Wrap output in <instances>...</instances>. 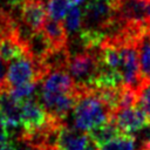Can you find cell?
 Masks as SVG:
<instances>
[{
    "label": "cell",
    "mask_w": 150,
    "mask_h": 150,
    "mask_svg": "<svg viewBox=\"0 0 150 150\" xmlns=\"http://www.w3.org/2000/svg\"><path fill=\"white\" fill-rule=\"evenodd\" d=\"M111 109L91 90L83 88L74 107V124L83 131L110 121Z\"/></svg>",
    "instance_id": "6da1fadb"
},
{
    "label": "cell",
    "mask_w": 150,
    "mask_h": 150,
    "mask_svg": "<svg viewBox=\"0 0 150 150\" xmlns=\"http://www.w3.org/2000/svg\"><path fill=\"white\" fill-rule=\"evenodd\" d=\"M101 66L98 48L83 49L80 53L69 55L67 70L77 86L89 89L91 82L100 71Z\"/></svg>",
    "instance_id": "7a4b0ae2"
},
{
    "label": "cell",
    "mask_w": 150,
    "mask_h": 150,
    "mask_svg": "<svg viewBox=\"0 0 150 150\" xmlns=\"http://www.w3.org/2000/svg\"><path fill=\"white\" fill-rule=\"evenodd\" d=\"M116 45L118 46L120 54H121L120 74L122 76L123 84L128 86L135 90H138V88L142 84V77H141V71H139L137 40L136 41H124V42L116 43Z\"/></svg>",
    "instance_id": "3957f363"
},
{
    "label": "cell",
    "mask_w": 150,
    "mask_h": 150,
    "mask_svg": "<svg viewBox=\"0 0 150 150\" xmlns=\"http://www.w3.org/2000/svg\"><path fill=\"white\" fill-rule=\"evenodd\" d=\"M45 76L40 63L35 62L30 56L25 55L19 59H15L12 61L7 69L6 75V82H5V89H8L11 87L26 83V82H38L42 80Z\"/></svg>",
    "instance_id": "277c9868"
},
{
    "label": "cell",
    "mask_w": 150,
    "mask_h": 150,
    "mask_svg": "<svg viewBox=\"0 0 150 150\" xmlns=\"http://www.w3.org/2000/svg\"><path fill=\"white\" fill-rule=\"evenodd\" d=\"M115 19V9L110 4L103 0H89L82 11L81 28L96 29L105 34Z\"/></svg>",
    "instance_id": "5b68a950"
},
{
    "label": "cell",
    "mask_w": 150,
    "mask_h": 150,
    "mask_svg": "<svg viewBox=\"0 0 150 150\" xmlns=\"http://www.w3.org/2000/svg\"><path fill=\"white\" fill-rule=\"evenodd\" d=\"M111 121L120 128V130L125 135H132L149 124V120L142 107L137 103L134 107L120 108L112 111Z\"/></svg>",
    "instance_id": "8992f818"
},
{
    "label": "cell",
    "mask_w": 150,
    "mask_h": 150,
    "mask_svg": "<svg viewBox=\"0 0 150 150\" xmlns=\"http://www.w3.org/2000/svg\"><path fill=\"white\" fill-rule=\"evenodd\" d=\"M48 114L38 97H29L21 102V132H30L47 123Z\"/></svg>",
    "instance_id": "52a82bcc"
},
{
    "label": "cell",
    "mask_w": 150,
    "mask_h": 150,
    "mask_svg": "<svg viewBox=\"0 0 150 150\" xmlns=\"http://www.w3.org/2000/svg\"><path fill=\"white\" fill-rule=\"evenodd\" d=\"M20 9V18L23 25L30 30H41L47 20V9L43 0H15L14 2Z\"/></svg>",
    "instance_id": "ba28073f"
},
{
    "label": "cell",
    "mask_w": 150,
    "mask_h": 150,
    "mask_svg": "<svg viewBox=\"0 0 150 150\" xmlns=\"http://www.w3.org/2000/svg\"><path fill=\"white\" fill-rule=\"evenodd\" d=\"M40 83H41V91L70 93L76 89V84L66 68L53 69L48 71L42 77Z\"/></svg>",
    "instance_id": "9c48e42d"
},
{
    "label": "cell",
    "mask_w": 150,
    "mask_h": 150,
    "mask_svg": "<svg viewBox=\"0 0 150 150\" xmlns=\"http://www.w3.org/2000/svg\"><path fill=\"white\" fill-rule=\"evenodd\" d=\"M90 143L87 131L79 128H69L66 124L59 134L57 145L61 150H84Z\"/></svg>",
    "instance_id": "30bf717a"
},
{
    "label": "cell",
    "mask_w": 150,
    "mask_h": 150,
    "mask_svg": "<svg viewBox=\"0 0 150 150\" xmlns=\"http://www.w3.org/2000/svg\"><path fill=\"white\" fill-rule=\"evenodd\" d=\"M26 48L27 55L30 56L35 62L40 63L54 47L41 29L36 32H30V34L26 38Z\"/></svg>",
    "instance_id": "8fae6325"
},
{
    "label": "cell",
    "mask_w": 150,
    "mask_h": 150,
    "mask_svg": "<svg viewBox=\"0 0 150 150\" xmlns=\"http://www.w3.org/2000/svg\"><path fill=\"white\" fill-rule=\"evenodd\" d=\"M0 109L6 117L7 128H18L20 125L21 102L15 100L5 88L0 90Z\"/></svg>",
    "instance_id": "7c38bea8"
},
{
    "label": "cell",
    "mask_w": 150,
    "mask_h": 150,
    "mask_svg": "<svg viewBox=\"0 0 150 150\" xmlns=\"http://www.w3.org/2000/svg\"><path fill=\"white\" fill-rule=\"evenodd\" d=\"M138 61L142 82L150 81V29L146 26L137 39Z\"/></svg>",
    "instance_id": "4fadbf2b"
},
{
    "label": "cell",
    "mask_w": 150,
    "mask_h": 150,
    "mask_svg": "<svg viewBox=\"0 0 150 150\" xmlns=\"http://www.w3.org/2000/svg\"><path fill=\"white\" fill-rule=\"evenodd\" d=\"M41 29L49 39L54 48L68 47V32L62 21L54 19L46 20Z\"/></svg>",
    "instance_id": "5bb4252c"
},
{
    "label": "cell",
    "mask_w": 150,
    "mask_h": 150,
    "mask_svg": "<svg viewBox=\"0 0 150 150\" xmlns=\"http://www.w3.org/2000/svg\"><path fill=\"white\" fill-rule=\"evenodd\" d=\"M87 132H88L90 143H93L94 145H100V144L107 143L110 139H112V138L123 134L120 130V128L115 124V122L111 121V120L103 123V124L94 127L93 129H90Z\"/></svg>",
    "instance_id": "9a60e30c"
},
{
    "label": "cell",
    "mask_w": 150,
    "mask_h": 150,
    "mask_svg": "<svg viewBox=\"0 0 150 150\" xmlns=\"http://www.w3.org/2000/svg\"><path fill=\"white\" fill-rule=\"evenodd\" d=\"M96 150H135V137L122 134L107 143L95 145Z\"/></svg>",
    "instance_id": "2e32d148"
},
{
    "label": "cell",
    "mask_w": 150,
    "mask_h": 150,
    "mask_svg": "<svg viewBox=\"0 0 150 150\" xmlns=\"http://www.w3.org/2000/svg\"><path fill=\"white\" fill-rule=\"evenodd\" d=\"M70 8V4L68 0H48L47 2V14L50 19L62 21L68 11Z\"/></svg>",
    "instance_id": "e0dca14e"
},
{
    "label": "cell",
    "mask_w": 150,
    "mask_h": 150,
    "mask_svg": "<svg viewBox=\"0 0 150 150\" xmlns=\"http://www.w3.org/2000/svg\"><path fill=\"white\" fill-rule=\"evenodd\" d=\"M36 86H38V82H26V83H21V84L11 87L7 90L11 93V95L15 100H18L19 102H22V101L32 97L35 94Z\"/></svg>",
    "instance_id": "ac0fdd59"
},
{
    "label": "cell",
    "mask_w": 150,
    "mask_h": 150,
    "mask_svg": "<svg viewBox=\"0 0 150 150\" xmlns=\"http://www.w3.org/2000/svg\"><path fill=\"white\" fill-rule=\"evenodd\" d=\"M64 27L68 33H79L82 27V11L79 7L69 8L64 18Z\"/></svg>",
    "instance_id": "d6986e66"
},
{
    "label": "cell",
    "mask_w": 150,
    "mask_h": 150,
    "mask_svg": "<svg viewBox=\"0 0 150 150\" xmlns=\"http://www.w3.org/2000/svg\"><path fill=\"white\" fill-rule=\"evenodd\" d=\"M137 93H138V104L146 114L150 123V81H143Z\"/></svg>",
    "instance_id": "ffe728a7"
},
{
    "label": "cell",
    "mask_w": 150,
    "mask_h": 150,
    "mask_svg": "<svg viewBox=\"0 0 150 150\" xmlns=\"http://www.w3.org/2000/svg\"><path fill=\"white\" fill-rule=\"evenodd\" d=\"M6 61H4L0 57V90L5 87L6 82V75H7V68H6Z\"/></svg>",
    "instance_id": "44dd1931"
},
{
    "label": "cell",
    "mask_w": 150,
    "mask_h": 150,
    "mask_svg": "<svg viewBox=\"0 0 150 150\" xmlns=\"http://www.w3.org/2000/svg\"><path fill=\"white\" fill-rule=\"evenodd\" d=\"M7 129V127H0V145L9 142V135Z\"/></svg>",
    "instance_id": "7402d4cb"
},
{
    "label": "cell",
    "mask_w": 150,
    "mask_h": 150,
    "mask_svg": "<svg viewBox=\"0 0 150 150\" xmlns=\"http://www.w3.org/2000/svg\"><path fill=\"white\" fill-rule=\"evenodd\" d=\"M0 150H15V149H14V146L12 145L11 142H7V143L0 145Z\"/></svg>",
    "instance_id": "603a6c76"
},
{
    "label": "cell",
    "mask_w": 150,
    "mask_h": 150,
    "mask_svg": "<svg viewBox=\"0 0 150 150\" xmlns=\"http://www.w3.org/2000/svg\"><path fill=\"white\" fill-rule=\"evenodd\" d=\"M0 127H7V123H6V117L2 112V110L0 109Z\"/></svg>",
    "instance_id": "cb8c5ba5"
},
{
    "label": "cell",
    "mask_w": 150,
    "mask_h": 150,
    "mask_svg": "<svg viewBox=\"0 0 150 150\" xmlns=\"http://www.w3.org/2000/svg\"><path fill=\"white\" fill-rule=\"evenodd\" d=\"M84 0H68V2L70 4V5H73V6H76V5H79V4H81V2H83Z\"/></svg>",
    "instance_id": "d4e9b609"
},
{
    "label": "cell",
    "mask_w": 150,
    "mask_h": 150,
    "mask_svg": "<svg viewBox=\"0 0 150 150\" xmlns=\"http://www.w3.org/2000/svg\"><path fill=\"white\" fill-rule=\"evenodd\" d=\"M84 150H96V149H95V145L91 143V144H89V145H88V146H87Z\"/></svg>",
    "instance_id": "484cf974"
},
{
    "label": "cell",
    "mask_w": 150,
    "mask_h": 150,
    "mask_svg": "<svg viewBox=\"0 0 150 150\" xmlns=\"http://www.w3.org/2000/svg\"><path fill=\"white\" fill-rule=\"evenodd\" d=\"M103 1H105V2H108V4H110L111 6H114L116 2H117V0H103Z\"/></svg>",
    "instance_id": "4316f807"
},
{
    "label": "cell",
    "mask_w": 150,
    "mask_h": 150,
    "mask_svg": "<svg viewBox=\"0 0 150 150\" xmlns=\"http://www.w3.org/2000/svg\"><path fill=\"white\" fill-rule=\"evenodd\" d=\"M138 150H145V149H144V148H142V146H141V148H139V149H138Z\"/></svg>",
    "instance_id": "83f0119b"
},
{
    "label": "cell",
    "mask_w": 150,
    "mask_h": 150,
    "mask_svg": "<svg viewBox=\"0 0 150 150\" xmlns=\"http://www.w3.org/2000/svg\"><path fill=\"white\" fill-rule=\"evenodd\" d=\"M149 29H150V26H149Z\"/></svg>",
    "instance_id": "f1b7e54d"
}]
</instances>
